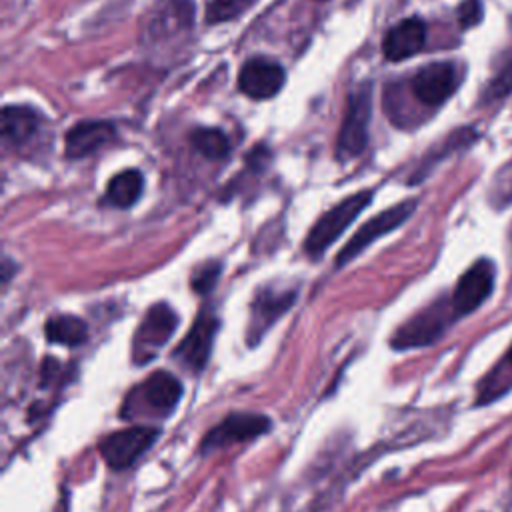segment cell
<instances>
[{
  "label": "cell",
  "mask_w": 512,
  "mask_h": 512,
  "mask_svg": "<svg viewBox=\"0 0 512 512\" xmlns=\"http://www.w3.org/2000/svg\"><path fill=\"white\" fill-rule=\"evenodd\" d=\"M372 190H360L356 194L346 196L328 212H324L314 226L310 228L304 240V252L308 258L318 260L330 248V244L342 236V232L356 220V216L372 202Z\"/></svg>",
  "instance_id": "obj_1"
},
{
  "label": "cell",
  "mask_w": 512,
  "mask_h": 512,
  "mask_svg": "<svg viewBox=\"0 0 512 512\" xmlns=\"http://www.w3.org/2000/svg\"><path fill=\"white\" fill-rule=\"evenodd\" d=\"M372 114V84L362 82L350 94L346 102V114L336 140V158L346 162L364 152L368 142V122Z\"/></svg>",
  "instance_id": "obj_2"
},
{
  "label": "cell",
  "mask_w": 512,
  "mask_h": 512,
  "mask_svg": "<svg viewBox=\"0 0 512 512\" xmlns=\"http://www.w3.org/2000/svg\"><path fill=\"white\" fill-rule=\"evenodd\" d=\"M452 318H456L452 300H436L434 304L406 320L402 326H398V330L390 338V346L394 350H408L434 344L444 334Z\"/></svg>",
  "instance_id": "obj_3"
},
{
  "label": "cell",
  "mask_w": 512,
  "mask_h": 512,
  "mask_svg": "<svg viewBox=\"0 0 512 512\" xmlns=\"http://www.w3.org/2000/svg\"><path fill=\"white\" fill-rule=\"evenodd\" d=\"M176 326H178V314L166 302H158L150 306L132 338L134 364L140 366L154 360L160 348L172 338Z\"/></svg>",
  "instance_id": "obj_4"
},
{
  "label": "cell",
  "mask_w": 512,
  "mask_h": 512,
  "mask_svg": "<svg viewBox=\"0 0 512 512\" xmlns=\"http://www.w3.org/2000/svg\"><path fill=\"white\" fill-rule=\"evenodd\" d=\"M418 202L414 198L410 200H404L400 204H394L390 206L388 210L384 212H378L376 216H372L368 222H364L354 234L352 238L344 244V248L338 252V256L334 258V264L336 268H342L346 266L350 260H354L360 252H364L370 244H374L378 238L390 234L392 230H396L398 226H402L410 216L412 212L416 210Z\"/></svg>",
  "instance_id": "obj_5"
},
{
  "label": "cell",
  "mask_w": 512,
  "mask_h": 512,
  "mask_svg": "<svg viewBox=\"0 0 512 512\" xmlns=\"http://www.w3.org/2000/svg\"><path fill=\"white\" fill-rule=\"evenodd\" d=\"M272 428V422L268 416L258 412H230L226 418H222L214 428L206 432L200 444L202 454H212L216 450L228 448L238 442L254 440L262 434H266Z\"/></svg>",
  "instance_id": "obj_6"
},
{
  "label": "cell",
  "mask_w": 512,
  "mask_h": 512,
  "mask_svg": "<svg viewBox=\"0 0 512 512\" xmlns=\"http://www.w3.org/2000/svg\"><path fill=\"white\" fill-rule=\"evenodd\" d=\"M160 428L156 426H128L102 438L98 450L104 462L114 470L132 466L158 438Z\"/></svg>",
  "instance_id": "obj_7"
},
{
  "label": "cell",
  "mask_w": 512,
  "mask_h": 512,
  "mask_svg": "<svg viewBox=\"0 0 512 512\" xmlns=\"http://www.w3.org/2000/svg\"><path fill=\"white\" fill-rule=\"evenodd\" d=\"M296 300V290H278L268 284L254 292L250 304V322H248V344L254 346L262 336L290 310Z\"/></svg>",
  "instance_id": "obj_8"
},
{
  "label": "cell",
  "mask_w": 512,
  "mask_h": 512,
  "mask_svg": "<svg viewBox=\"0 0 512 512\" xmlns=\"http://www.w3.org/2000/svg\"><path fill=\"white\" fill-rule=\"evenodd\" d=\"M220 328V320L210 314V312H202L192 328L188 330V334L180 340V344L176 346V350L172 352V356L190 372L198 374L206 368L208 358L212 354V346L216 340Z\"/></svg>",
  "instance_id": "obj_9"
},
{
  "label": "cell",
  "mask_w": 512,
  "mask_h": 512,
  "mask_svg": "<svg viewBox=\"0 0 512 512\" xmlns=\"http://www.w3.org/2000/svg\"><path fill=\"white\" fill-rule=\"evenodd\" d=\"M456 86L458 74L452 62H430L422 66L410 80L414 98L428 108L444 104L454 94Z\"/></svg>",
  "instance_id": "obj_10"
},
{
  "label": "cell",
  "mask_w": 512,
  "mask_h": 512,
  "mask_svg": "<svg viewBox=\"0 0 512 512\" xmlns=\"http://www.w3.org/2000/svg\"><path fill=\"white\" fill-rule=\"evenodd\" d=\"M494 278L496 270L494 264L486 258L474 262L458 280L454 292H452V308L456 316H464L474 312L478 306L486 302V298L494 290Z\"/></svg>",
  "instance_id": "obj_11"
},
{
  "label": "cell",
  "mask_w": 512,
  "mask_h": 512,
  "mask_svg": "<svg viewBox=\"0 0 512 512\" xmlns=\"http://www.w3.org/2000/svg\"><path fill=\"white\" fill-rule=\"evenodd\" d=\"M286 82L284 68L270 58H250L238 72V88L252 100H268L276 96Z\"/></svg>",
  "instance_id": "obj_12"
},
{
  "label": "cell",
  "mask_w": 512,
  "mask_h": 512,
  "mask_svg": "<svg viewBox=\"0 0 512 512\" xmlns=\"http://www.w3.org/2000/svg\"><path fill=\"white\" fill-rule=\"evenodd\" d=\"M194 24L190 0H158L146 18V38L160 42L188 32Z\"/></svg>",
  "instance_id": "obj_13"
},
{
  "label": "cell",
  "mask_w": 512,
  "mask_h": 512,
  "mask_svg": "<svg viewBox=\"0 0 512 512\" xmlns=\"http://www.w3.org/2000/svg\"><path fill=\"white\" fill-rule=\"evenodd\" d=\"M182 392V382L168 370L152 372L138 388L142 404H146L148 410L160 416H168L178 406Z\"/></svg>",
  "instance_id": "obj_14"
},
{
  "label": "cell",
  "mask_w": 512,
  "mask_h": 512,
  "mask_svg": "<svg viewBox=\"0 0 512 512\" xmlns=\"http://www.w3.org/2000/svg\"><path fill=\"white\" fill-rule=\"evenodd\" d=\"M116 138V126L108 120L76 122L66 134V156L84 158Z\"/></svg>",
  "instance_id": "obj_15"
},
{
  "label": "cell",
  "mask_w": 512,
  "mask_h": 512,
  "mask_svg": "<svg viewBox=\"0 0 512 512\" xmlns=\"http://www.w3.org/2000/svg\"><path fill=\"white\" fill-rule=\"evenodd\" d=\"M426 24L420 18H406L392 26L382 40V52L386 60L400 62L424 48Z\"/></svg>",
  "instance_id": "obj_16"
},
{
  "label": "cell",
  "mask_w": 512,
  "mask_h": 512,
  "mask_svg": "<svg viewBox=\"0 0 512 512\" xmlns=\"http://www.w3.org/2000/svg\"><path fill=\"white\" fill-rule=\"evenodd\" d=\"M42 116L30 106H4L2 108V140L6 146H26L40 132Z\"/></svg>",
  "instance_id": "obj_17"
},
{
  "label": "cell",
  "mask_w": 512,
  "mask_h": 512,
  "mask_svg": "<svg viewBox=\"0 0 512 512\" xmlns=\"http://www.w3.org/2000/svg\"><path fill=\"white\" fill-rule=\"evenodd\" d=\"M142 186H144V178L140 170L136 168L122 170L116 176H112V180L108 182L106 200L116 208H130L138 202L142 194Z\"/></svg>",
  "instance_id": "obj_18"
},
{
  "label": "cell",
  "mask_w": 512,
  "mask_h": 512,
  "mask_svg": "<svg viewBox=\"0 0 512 512\" xmlns=\"http://www.w3.org/2000/svg\"><path fill=\"white\" fill-rule=\"evenodd\" d=\"M44 332L48 342L64 344V346H80L88 338L86 322L72 314H56L48 318Z\"/></svg>",
  "instance_id": "obj_19"
},
{
  "label": "cell",
  "mask_w": 512,
  "mask_h": 512,
  "mask_svg": "<svg viewBox=\"0 0 512 512\" xmlns=\"http://www.w3.org/2000/svg\"><path fill=\"white\" fill-rule=\"evenodd\" d=\"M190 142L194 150L208 160H222L230 154L228 136L218 128H196L190 134Z\"/></svg>",
  "instance_id": "obj_20"
},
{
  "label": "cell",
  "mask_w": 512,
  "mask_h": 512,
  "mask_svg": "<svg viewBox=\"0 0 512 512\" xmlns=\"http://www.w3.org/2000/svg\"><path fill=\"white\" fill-rule=\"evenodd\" d=\"M510 386H512V346L506 352V356L502 358V362L490 374H486V378L482 380L478 402L480 404L492 402L500 394H506V390Z\"/></svg>",
  "instance_id": "obj_21"
},
{
  "label": "cell",
  "mask_w": 512,
  "mask_h": 512,
  "mask_svg": "<svg viewBox=\"0 0 512 512\" xmlns=\"http://www.w3.org/2000/svg\"><path fill=\"white\" fill-rule=\"evenodd\" d=\"M256 2L258 0H210V4L206 6V22L220 24L234 20L250 10Z\"/></svg>",
  "instance_id": "obj_22"
},
{
  "label": "cell",
  "mask_w": 512,
  "mask_h": 512,
  "mask_svg": "<svg viewBox=\"0 0 512 512\" xmlns=\"http://www.w3.org/2000/svg\"><path fill=\"white\" fill-rule=\"evenodd\" d=\"M512 92V58L492 76L482 92V102H496Z\"/></svg>",
  "instance_id": "obj_23"
},
{
  "label": "cell",
  "mask_w": 512,
  "mask_h": 512,
  "mask_svg": "<svg viewBox=\"0 0 512 512\" xmlns=\"http://www.w3.org/2000/svg\"><path fill=\"white\" fill-rule=\"evenodd\" d=\"M222 272V266L220 262H204L200 264L192 276H190V286L198 292V294H208L216 282H218V276Z\"/></svg>",
  "instance_id": "obj_24"
},
{
  "label": "cell",
  "mask_w": 512,
  "mask_h": 512,
  "mask_svg": "<svg viewBox=\"0 0 512 512\" xmlns=\"http://www.w3.org/2000/svg\"><path fill=\"white\" fill-rule=\"evenodd\" d=\"M482 20V4L480 0H464L458 6V24L460 28L476 26Z\"/></svg>",
  "instance_id": "obj_25"
},
{
  "label": "cell",
  "mask_w": 512,
  "mask_h": 512,
  "mask_svg": "<svg viewBox=\"0 0 512 512\" xmlns=\"http://www.w3.org/2000/svg\"><path fill=\"white\" fill-rule=\"evenodd\" d=\"M510 242H512V226H510Z\"/></svg>",
  "instance_id": "obj_26"
}]
</instances>
